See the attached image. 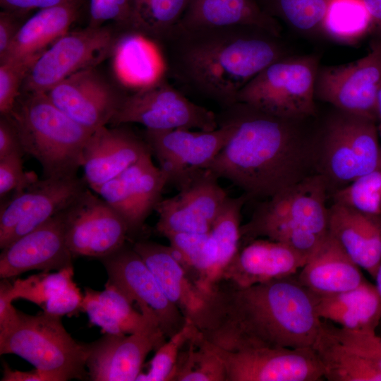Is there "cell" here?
I'll return each mask as SVG.
<instances>
[{
    "instance_id": "bcb514c9",
    "label": "cell",
    "mask_w": 381,
    "mask_h": 381,
    "mask_svg": "<svg viewBox=\"0 0 381 381\" xmlns=\"http://www.w3.org/2000/svg\"><path fill=\"white\" fill-rule=\"evenodd\" d=\"M15 153L25 155L17 128L9 115H1L0 159Z\"/></svg>"
},
{
    "instance_id": "1f68e13d",
    "label": "cell",
    "mask_w": 381,
    "mask_h": 381,
    "mask_svg": "<svg viewBox=\"0 0 381 381\" xmlns=\"http://www.w3.org/2000/svg\"><path fill=\"white\" fill-rule=\"evenodd\" d=\"M313 349L329 381H381V370L340 342L322 320Z\"/></svg>"
},
{
    "instance_id": "11a10c76",
    "label": "cell",
    "mask_w": 381,
    "mask_h": 381,
    "mask_svg": "<svg viewBox=\"0 0 381 381\" xmlns=\"http://www.w3.org/2000/svg\"><path fill=\"white\" fill-rule=\"evenodd\" d=\"M378 131H379L380 137V138H381V129H380V130H378Z\"/></svg>"
},
{
    "instance_id": "277c9868",
    "label": "cell",
    "mask_w": 381,
    "mask_h": 381,
    "mask_svg": "<svg viewBox=\"0 0 381 381\" xmlns=\"http://www.w3.org/2000/svg\"><path fill=\"white\" fill-rule=\"evenodd\" d=\"M328 193L324 177L315 173L264 200L241 225V242L264 237L308 260L328 234Z\"/></svg>"
},
{
    "instance_id": "4316f807",
    "label": "cell",
    "mask_w": 381,
    "mask_h": 381,
    "mask_svg": "<svg viewBox=\"0 0 381 381\" xmlns=\"http://www.w3.org/2000/svg\"><path fill=\"white\" fill-rule=\"evenodd\" d=\"M315 296L316 312L322 320L356 331L375 332L381 321V301L375 285L366 280L337 294Z\"/></svg>"
},
{
    "instance_id": "484cf974",
    "label": "cell",
    "mask_w": 381,
    "mask_h": 381,
    "mask_svg": "<svg viewBox=\"0 0 381 381\" xmlns=\"http://www.w3.org/2000/svg\"><path fill=\"white\" fill-rule=\"evenodd\" d=\"M357 265L329 234L296 274L299 282L318 296L354 289L365 281Z\"/></svg>"
},
{
    "instance_id": "e575fe53",
    "label": "cell",
    "mask_w": 381,
    "mask_h": 381,
    "mask_svg": "<svg viewBox=\"0 0 381 381\" xmlns=\"http://www.w3.org/2000/svg\"><path fill=\"white\" fill-rule=\"evenodd\" d=\"M171 380L226 381L222 360L198 328L182 348Z\"/></svg>"
},
{
    "instance_id": "f6af8a7d",
    "label": "cell",
    "mask_w": 381,
    "mask_h": 381,
    "mask_svg": "<svg viewBox=\"0 0 381 381\" xmlns=\"http://www.w3.org/2000/svg\"><path fill=\"white\" fill-rule=\"evenodd\" d=\"M83 296L73 280L45 303L43 311L61 317L81 311Z\"/></svg>"
},
{
    "instance_id": "60d3db41",
    "label": "cell",
    "mask_w": 381,
    "mask_h": 381,
    "mask_svg": "<svg viewBox=\"0 0 381 381\" xmlns=\"http://www.w3.org/2000/svg\"><path fill=\"white\" fill-rule=\"evenodd\" d=\"M40 56L0 64V114L8 115L20 95L25 78Z\"/></svg>"
},
{
    "instance_id": "ba28073f",
    "label": "cell",
    "mask_w": 381,
    "mask_h": 381,
    "mask_svg": "<svg viewBox=\"0 0 381 381\" xmlns=\"http://www.w3.org/2000/svg\"><path fill=\"white\" fill-rule=\"evenodd\" d=\"M320 66L316 54L280 59L249 81L236 102L284 118L316 117L315 86Z\"/></svg>"
},
{
    "instance_id": "816d5d0a",
    "label": "cell",
    "mask_w": 381,
    "mask_h": 381,
    "mask_svg": "<svg viewBox=\"0 0 381 381\" xmlns=\"http://www.w3.org/2000/svg\"><path fill=\"white\" fill-rule=\"evenodd\" d=\"M373 22L374 29L381 38V0H363Z\"/></svg>"
},
{
    "instance_id": "5bb4252c",
    "label": "cell",
    "mask_w": 381,
    "mask_h": 381,
    "mask_svg": "<svg viewBox=\"0 0 381 381\" xmlns=\"http://www.w3.org/2000/svg\"><path fill=\"white\" fill-rule=\"evenodd\" d=\"M62 214L66 244L74 258L101 259L126 243L129 232L123 219L88 187Z\"/></svg>"
},
{
    "instance_id": "f546056e",
    "label": "cell",
    "mask_w": 381,
    "mask_h": 381,
    "mask_svg": "<svg viewBox=\"0 0 381 381\" xmlns=\"http://www.w3.org/2000/svg\"><path fill=\"white\" fill-rule=\"evenodd\" d=\"M133 305L117 287L107 281L104 291L85 289L81 311L87 314L92 325L109 334H129L159 325L156 320L136 310Z\"/></svg>"
},
{
    "instance_id": "7402d4cb",
    "label": "cell",
    "mask_w": 381,
    "mask_h": 381,
    "mask_svg": "<svg viewBox=\"0 0 381 381\" xmlns=\"http://www.w3.org/2000/svg\"><path fill=\"white\" fill-rule=\"evenodd\" d=\"M151 152L145 140L128 128L106 126L95 130L83 149V179L96 188ZM152 153V152H151Z\"/></svg>"
},
{
    "instance_id": "db71d44e",
    "label": "cell",
    "mask_w": 381,
    "mask_h": 381,
    "mask_svg": "<svg viewBox=\"0 0 381 381\" xmlns=\"http://www.w3.org/2000/svg\"><path fill=\"white\" fill-rule=\"evenodd\" d=\"M375 287L377 289V291L378 292V294L381 301V262L377 270V273L375 277Z\"/></svg>"
},
{
    "instance_id": "3957f363",
    "label": "cell",
    "mask_w": 381,
    "mask_h": 381,
    "mask_svg": "<svg viewBox=\"0 0 381 381\" xmlns=\"http://www.w3.org/2000/svg\"><path fill=\"white\" fill-rule=\"evenodd\" d=\"M316 117H280L240 102L221 109L217 121L234 131L207 169L248 198L268 199L316 173Z\"/></svg>"
},
{
    "instance_id": "4dcf8cb0",
    "label": "cell",
    "mask_w": 381,
    "mask_h": 381,
    "mask_svg": "<svg viewBox=\"0 0 381 381\" xmlns=\"http://www.w3.org/2000/svg\"><path fill=\"white\" fill-rule=\"evenodd\" d=\"M113 54L120 80L123 84L135 87L134 90L164 75L163 62L157 48L138 33L123 32Z\"/></svg>"
},
{
    "instance_id": "83f0119b",
    "label": "cell",
    "mask_w": 381,
    "mask_h": 381,
    "mask_svg": "<svg viewBox=\"0 0 381 381\" xmlns=\"http://www.w3.org/2000/svg\"><path fill=\"white\" fill-rule=\"evenodd\" d=\"M177 25L186 28L253 25L282 36V27L257 0H189Z\"/></svg>"
},
{
    "instance_id": "d6a6232c",
    "label": "cell",
    "mask_w": 381,
    "mask_h": 381,
    "mask_svg": "<svg viewBox=\"0 0 381 381\" xmlns=\"http://www.w3.org/2000/svg\"><path fill=\"white\" fill-rule=\"evenodd\" d=\"M248 198L246 194L237 198L229 196L209 231L214 285L221 279L224 269L240 249L241 210Z\"/></svg>"
},
{
    "instance_id": "f35d334b",
    "label": "cell",
    "mask_w": 381,
    "mask_h": 381,
    "mask_svg": "<svg viewBox=\"0 0 381 381\" xmlns=\"http://www.w3.org/2000/svg\"><path fill=\"white\" fill-rule=\"evenodd\" d=\"M73 266L54 273L43 272L27 279H18L13 284V299L22 298L42 307L53 296L73 281Z\"/></svg>"
},
{
    "instance_id": "8992f818",
    "label": "cell",
    "mask_w": 381,
    "mask_h": 381,
    "mask_svg": "<svg viewBox=\"0 0 381 381\" xmlns=\"http://www.w3.org/2000/svg\"><path fill=\"white\" fill-rule=\"evenodd\" d=\"M87 344L76 341L61 317L42 312L30 315L17 310L0 326V354L13 353L31 363L47 381L88 378Z\"/></svg>"
},
{
    "instance_id": "d4e9b609",
    "label": "cell",
    "mask_w": 381,
    "mask_h": 381,
    "mask_svg": "<svg viewBox=\"0 0 381 381\" xmlns=\"http://www.w3.org/2000/svg\"><path fill=\"white\" fill-rule=\"evenodd\" d=\"M169 300L186 320L196 322L207 295L173 255L170 247L147 241L133 245Z\"/></svg>"
},
{
    "instance_id": "ab89813d",
    "label": "cell",
    "mask_w": 381,
    "mask_h": 381,
    "mask_svg": "<svg viewBox=\"0 0 381 381\" xmlns=\"http://www.w3.org/2000/svg\"><path fill=\"white\" fill-rule=\"evenodd\" d=\"M197 327L190 320L183 327L167 339L155 351L147 373H140L136 381H169L179 359L180 352L187 341L193 335Z\"/></svg>"
},
{
    "instance_id": "603a6c76",
    "label": "cell",
    "mask_w": 381,
    "mask_h": 381,
    "mask_svg": "<svg viewBox=\"0 0 381 381\" xmlns=\"http://www.w3.org/2000/svg\"><path fill=\"white\" fill-rule=\"evenodd\" d=\"M307 262L306 258L282 243L258 238L239 249L224 269L221 279L247 287L296 274Z\"/></svg>"
},
{
    "instance_id": "7a4b0ae2",
    "label": "cell",
    "mask_w": 381,
    "mask_h": 381,
    "mask_svg": "<svg viewBox=\"0 0 381 381\" xmlns=\"http://www.w3.org/2000/svg\"><path fill=\"white\" fill-rule=\"evenodd\" d=\"M164 75L180 91L218 104L273 62L291 55L282 36L253 25L186 28L176 25L155 44Z\"/></svg>"
},
{
    "instance_id": "30bf717a",
    "label": "cell",
    "mask_w": 381,
    "mask_h": 381,
    "mask_svg": "<svg viewBox=\"0 0 381 381\" xmlns=\"http://www.w3.org/2000/svg\"><path fill=\"white\" fill-rule=\"evenodd\" d=\"M121 35L108 26L67 32L37 59L23 82V92H46L82 70L93 68L113 54Z\"/></svg>"
},
{
    "instance_id": "cb8c5ba5",
    "label": "cell",
    "mask_w": 381,
    "mask_h": 381,
    "mask_svg": "<svg viewBox=\"0 0 381 381\" xmlns=\"http://www.w3.org/2000/svg\"><path fill=\"white\" fill-rule=\"evenodd\" d=\"M328 234L375 279L381 262V217L332 202L328 208Z\"/></svg>"
},
{
    "instance_id": "e0dca14e",
    "label": "cell",
    "mask_w": 381,
    "mask_h": 381,
    "mask_svg": "<svg viewBox=\"0 0 381 381\" xmlns=\"http://www.w3.org/2000/svg\"><path fill=\"white\" fill-rule=\"evenodd\" d=\"M44 93L56 107L92 133L110 123L127 95L95 67L70 75Z\"/></svg>"
},
{
    "instance_id": "44dd1931",
    "label": "cell",
    "mask_w": 381,
    "mask_h": 381,
    "mask_svg": "<svg viewBox=\"0 0 381 381\" xmlns=\"http://www.w3.org/2000/svg\"><path fill=\"white\" fill-rule=\"evenodd\" d=\"M1 250V279L33 270L58 271L73 266L74 258L66 244L62 211Z\"/></svg>"
},
{
    "instance_id": "ffe728a7",
    "label": "cell",
    "mask_w": 381,
    "mask_h": 381,
    "mask_svg": "<svg viewBox=\"0 0 381 381\" xmlns=\"http://www.w3.org/2000/svg\"><path fill=\"white\" fill-rule=\"evenodd\" d=\"M155 325L129 334H105L87 344L86 367L92 381H135L148 353L167 340Z\"/></svg>"
},
{
    "instance_id": "8fae6325",
    "label": "cell",
    "mask_w": 381,
    "mask_h": 381,
    "mask_svg": "<svg viewBox=\"0 0 381 381\" xmlns=\"http://www.w3.org/2000/svg\"><path fill=\"white\" fill-rule=\"evenodd\" d=\"M217 123L218 128L212 131L145 130L143 138L168 184L179 190L207 169L234 131L231 123Z\"/></svg>"
},
{
    "instance_id": "b9f144b4",
    "label": "cell",
    "mask_w": 381,
    "mask_h": 381,
    "mask_svg": "<svg viewBox=\"0 0 381 381\" xmlns=\"http://www.w3.org/2000/svg\"><path fill=\"white\" fill-rule=\"evenodd\" d=\"M325 322L340 342L381 370V337L375 332L349 330Z\"/></svg>"
},
{
    "instance_id": "74e56055",
    "label": "cell",
    "mask_w": 381,
    "mask_h": 381,
    "mask_svg": "<svg viewBox=\"0 0 381 381\" xmlns=\"http://www.w3.org/2000/svg\"><path fill=\"white\" fill-rule=\"evenodd\" d=\"M331 196L333 202L369 216L381 217V167L358 177Z\"/></svg>"
},
{
    "instance_id": "f1b7e54d",
    "label": "cell",
    "mask_w": 381,
    "mask_h": 381,
    "mask_svg": "<svg viewBox=\"0 0 381 381\" xmlns=\"http://www.w3.org/2000/svg\"><path fill=\"white\" fill-rule=\"evenodd\" d=\"M80 4L68 3L39 10L22 24L1 63L40 56L68 32L77 19Z\"/></svg>"
},
{
    "instance_id": "9a60e30c",
    "label": "cell",
    "mask_w": 381,
    "mask_h": 381,
    "mask_svg": "<svg viewBox=\"0 0 381 381\" xmlns=\"http://www.w3.org/2000/svg\"><path fill=\"white\" fill-rule=\"evenodd\" d=\"M222 360L226 381H320L323 366L313 347H260L236 351L209 342Z\"/></svg>"
},
{
    "instance_id": "f5cc1de1",
    "label": "cell",
    "mask_w": 381,
    "mask_h": 381,
    "mask_svg": "<svg viewBox=\"0 0 381 381\" xmlns=\"http://www.w3.org/2000/svg\"><path fill=\"white\" fill-rule=\"evenodd\" d=\"M376 116L378 130L381 129V82L379 85L376 96Z\"/></svg>"
},
{
    "instance_id": "4fadbf2b",
    "label": "cell",
    "mask_w": 381,
    "mask_h": 381,
    "mask_svg": "<svg viewBox=\"0 0 381 381\" xmlns=\"http://www.w3.org/2000/svg\"><path fill=\"white\" fill-rule=\"evenodd\" d=\"M381 82V38L370 43L366 55L354 61L320 66L315 80V99L334 108L375 121L376 96Z\"/></svg>"
},
{
    "instance_id": "c3c4849f",
    "label": "cell",
    "mask_w": 381,
    "mask_h": 381,
    "mask_svg": "<svg viewBox=\"0 0 381 381\" xmlns=\"http://www.w3.org/2000/svg\"><path fill=\"white\" fill-rule=\"evenodd\" d=\"M81 0H0L1 6L4 10L23 15L34 9L43 8Z\"/></svg>"
},
{
    "instance_id": "681fc988",
    "label": "cell",
    "mask_w": 381,
    "mask_h": 381,
    "mask_svg": "<svg viewBox=\"0 0 381 381\" xmlns=\"http://www.w3.org/2000/svg\"><path fill=\"white\" fill-rule=\"evenodd\" d=\"M0 283V325L10 320L16 313L17 310L12 306L14 301L12 295L11 284L8 279H1Z\"/></svg>"
},
{
    "instance_id": "7bdbcfd3",
    "label": "cell",
    "mask_w": 381,
    "mask_h": 381,
    "mask_svg": "<svg viewBox=\"0 0 381 381\" xmlns=\"http://www.w3.org/2000/svg\"><path fill=\"white\" fill-rule=\"evenodd\" d=\"M23 154L15 153L0 159L1 201L22 191L38 180L34 171L23 170Z\"/></svg>"
},
{
    "instance_id": "d590c367",
    "label": "cell",
    "mask_w": 381,
    "mask_h": 381,
    "mask_svg": "<svg viewBox=\"0 0 381 381\" xmlns=\"http://www.w3.org/2000/svg\"><path fill=\"white\" fill-rule=\"evenodd\" d=\"M374 30L363 0H333L323 22L321 35L335 42L351 45Z\"/></svg>"
},
{
    "instance_id": "6da1fadb",
    "label": "cell",
    "mask_w": 381,
    "mask_h": 381,
    "mask_svg": "<svg viewBox=\"0 0 381 381\" xmlns=\"http://www.w3.org/2000/svg\"><path fill=\"white\" fill-rule=\"evenodd\" d=\"M321 322L314 294L294 274L247 287L219 280L195 325L211 344L236 351L313 347Z\"/></svg>"
},
{
    "instance_id": "5b68a950",
    "label": "cell",
    "mask_w": 381,
    "mask_h": 381,
    "mask_svg": "<svg viewBox=\"0 0 381 381\" xmlns=\"http://www.w3.org/2000/svg\"><path fill=\"white\" fill-rule=\"evenodd\" d=\"M25 155L41 165L43 178L77 175L89 131L60 110L44 92H23L8 114Z\"/></svg>"
},
{
    "instance_id": "9c48e42d",
    "label": "cell",
    "mask_w": 381,
    "mask_h": 381,
    "mask_svg": "<svg viewBox=\"0 0 381 381\" xmlns=\"http://www.w3.org/2000/svg\"><path fill=\"white\" fill-rule=\"evenodd\" d=\"M129 123L156 131H212L219 126L217 114L192 101L165 75L127 94L109 123Z\"/></svg>"
},
{
    "instance_id": "7dc6e473",
    "label": "cell",
    "mask_w": 381,
    "mask_h": 381,
    "mask_svg": "<svg viewBox=\"0 0 381 381\" xmlns=\"http://www.w3.org/2000/svg\"><path fill=\"white\" fill-rule=\"evenodd\" d=\"M18 13L4 10L0 13V63L2 62L23 23Z\"/></svg>"
},
{
    "instance_id": "52a82bcc",
    "label": "cell",
    "mask_w": 381,
    "mask_h": 381,
    "mask_svg": "<svg viewBox=\"0 0 381 381\" xmlns=\"http://www.w3.org/2000/svg\"><path fill=\"white\" fill-rule=\"evenodd\" d=\"M334 109L317 122L315 142V172L324 177L332 193L381 167L377 123Z\"/></svg>"
},
{
    "instance_id": "8d00e7d4",
    "label": "cell",
    "mask_w": 381,
    "mask_h": 381,
    "mask_svg": "<svg viewBox=\"0 0 381 381\" xmlns=\"http://www.w3.org/2000/svg\"><path fill=\"white\" fill-rule=\"evenodd\" d=\"M333 0H257L269 16L306 35H321Z\"/></svg>"
},
{
    "instance_id": "2e32d148",
    "label": "cell",
    "mask_w": 381,
    "mask_h": 381,
    "mask_svg": "<svg viewBox=\"0 0 381 381\" xmlns=\"http://www.w3.org/2000/svg\"><path fill=\"white\" fill-rule=\"evenodd\" d=\"M108 282L117 287L145 315L156 320L167 337L185 325L187 320L166 296L155 275L140 255L126 243L99 259Z\"/></svg>"
},
{
    "instance_id": "ee69618b",
    "label": "cell",
    "mask_w": 381,
    "mask_h": 381,
    "mask_svg": "<svg viewBox=\"0 0 381 381\" xmlns=\"http://www.w3.org/2000/svg\"><path fill=\"white\" fill-rule=\"evenodd\" d=\"M131 0H90L88 26H103L108 21L115 23L127 31Z\"/></svg>"
},
{
    "instance_id": "836d02e7",
    "label": "cell",
    "mask_w": 381,
    "mask_h": 381,
    "mask_svg": "<svg viewBox=\"0 0 381 381\" xmlns=\"http://www.w3.org/2000/svg\"><path fill=\"white\" fill-rule=\"evenodd\" d=\"M189 0H131L127 31L154 44L163 40L181 20Z\"/></svg>"
},
{
    "instance_id": "ac0fdd59",
    "label": "cell",
    "mask_w": 381,
    "mask_h": 381,
    "mask_svg": "<svg viewBox=\"0 0 381 381\" xmlns=\"http://www.w3.org/2000/svg\"><path fill=\"white\" fill-rule=\"evenodd\" d=\"M149 152L95 190L123 219L129 234L138 232L158 203L168 184L165 173Z\"/></svg>"
},
{
    "instance_id": "7c38bea8",
    "label": "cell",
    "mask_w": 381,
    "mask_h": 381,
    "mask_svg": "<svg viewBox=\"0 0 381 381\" xmlns=\"http://www.w3.org/2000/svg\"><path fill=\"white\" fill-rule=\"evenodd\" d=\"M87 187L77 175L42 178L1 201V249L63 211Z\"/></svg>"
},
{
    "instance_id": "f907efd6",
    "label": "cell",
    "mask_w": 381,
    "mask_h": 381,
    "mask_svg": "<svg viewBox=\"0 0 381 381\" xmlns=\"http://www.w3.org/2000/svg\"><path fill=\"white\" fill-rule=\"evenodd\" d=\"M1 381H47L36 369L31 371L12 370L6 363L3 364Z\"/></svg>"
},
{
    "instance_id": "d6986e66",
    "label": "cell",
    "mask_w": 381,
    "mask_h": 381,
    "mask_svg": "<svg viewBox=\"0 0 381 381\" xmlns=\"http://www.w3.org/2000/svg\"><path fill=\"white\" fill-rule=\"evenodd\" d=\"M218 179L205 169L176 195L162 199L156 231L161 235L178 232L208 233L229 197Z\"/></svg>"
}]
</instances>
